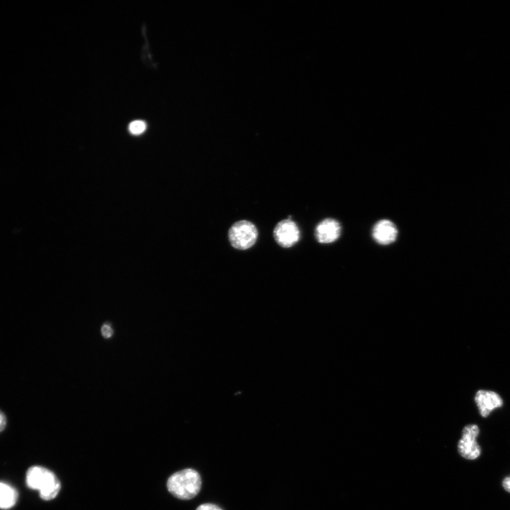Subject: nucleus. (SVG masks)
Listing matches in <instances>:
<instances>
[{
	"label": "nucleus",
	"mask_w": 510,
	"mask_h": 510,
	"mask_svg": "<svg viewBox=\"0 0 510 510\" xmlns=\"http://www.w3.org/2000/svg\"><path fill=\"white\" fill-rule=\"evenodd\" d=\"M168 491L180 500H191L195 497L201 488L199 473L192 468L179 470L167 480Z\"/></svg>",
	"instance_id": "f257e3e1"
},
{
	"label": "nucleus",
	"mask_w": 510,
	"mask_h": 510,
	"mask_svg": "<svg viewBox=\"0 0 510 510\" xmlns=\"http://www.w3.org/2000/svg\"><path fill=\"white\" fill-rule=\"evenodd\" d=\"M27 486L39 491L40 497L44 500H51L57 497L61 484L55 473L43 466H32L27 470L26 476Z\"/></svg>",
	"instance_id": "f03ea898"
},
{
	"label": "nucleus",
	"mask_w": 510,
	"mask_h": 510,
	"mask_svg": "<svg viewBox=\"0 0 510 510\" xmlns=\"http://www.w3.org/2000/svg\"><path fill=\"white\" fill-rule=\"evenodd\" d=\"M231 245L240 250H245L256 243L258 231L252 223L240 221L234 224L229 231Z\"/></svg>",
	"instance_id": "7ed1b4c3"
},
{
	"label": "nucleus",
	"mask_w": 510,
	"mask_h": 510,
	"mask_svg": "<svg viewBox=\"0 0 510 510\" xmlns=\"http://www.w3.org/2000/svg\"><path fill=\"white\" fill-rule=\"evenodd\" d=\"M479 433L480 429L477 425H468L463 428L458 443V451L464 459L475 460L480 456L482 450L477 443Z\"/></svg>",
	"instance_id": "20e7f679"
},
{
	"label": "nucleus",
	"mask_w": 510,
	"mask_h": 510,
	"mask_svg": "<svg viewBox=\"0 0 510 510\" xmlns=\"http://www.w3.org/2000/svg\"><path fill=\"white\" fill-rule=\"evenodd\" d=\"M276 242L282 247L289 248L296 245L300 240V231L293 220H286L280 222L274 230Z\"/></svg>",
	"instance_id": "39448f33"
},
{
	"label": "nucleus",
	"mask_w": 510,
	"mask_h": 510,
	"mask_svg": "<svg viewBox=\"0 0 510 510\" xmlns=\"http://www.w3.org/2000/svg\"><path fill=\"white\" fill-rule=\"evenodd\" d=\"M340 223L333 218H326L315 229L317 240L322 244H331L336 242L341 235Z\"/></svg>",
	"instance_id": "423d86ee"
},
{
	"label": "nucleus",
	"mask_w": 510,
	"mask_h": 510,
	"mask_svg": "<svg viewBox=\"0 0 510 510\" xmlns=\"http://www.w3.org/2000/svg\"><path fill=\"white\" fill-rule=\"evenodd\" d=\"M475 400L480 414L484 418H487L493 410L500 408L503 405V400L501 397L493 391L479 390L476 395Z\"/></svg>",
	"instance_id": "0eeeda50"
},
{
	"label": "nucleus",
	"mask_w": 510,
	"mask_h": 510,
	"mask_svg": "<svg viewBox=\"0 0 510 510\" xmlns=\"http://www.w3.org/2000/svg\"><path fill=\"white\" fill-rule=\"evenodd\" d=\"M372 236L378 244L388 245L396 240L397 229L392 222L386 220H381L375 224Z\"/></svg>",
	"instance_id": "6e6552de"
},
{
	"label": "nucleus",
	"mask_w": 510,
	"mask_h": 510,
	"mask_svg": "<svg viewBox=\"0 0 510 510\" xmlns=\"http://www.w3.org/2000/svg\"><path fill=\"white\" fill-rule=\"evenodd\" d=\"M17 500V490L7 484L0 482V509L12 508L16 504Z\"/></svg>",
	"instance_id": "1a4fd4ad"
},
{
	"label": "nucleus",
	"mask_w": 510,
	"mask_h": 510,
	"mask_svg": "<svg viewBox=\"0 0 510 510\" xmlns=\"http://www.w3.org/2000/svg\"><path fill=\"white\" fill-rule=\"evenodd\" d=\"M147 129V124L145 122L138 120L131 122L129 126L130 133L135 135H138L145 132Z\"/></svg>",
	"instance_id": "9d476101"
},
{
	"label": "nucleus",
	"mask_w": 510,
	"mask_h": 510,
	"mask_svg": "<svg viewBox=\"0 0 510 510\" xmlns=\"http://www.w3.org/2000/svg\"><path fill=\"white\" fill-rule=\"evenodd\" d=\"M101 332L102 336L106 339L110 338L111 337H113V334H114L113 327L108 324H105L102 326Z\"/></svg>",
	"instance_id": "9b49d317"
},
{
	"label": "nucleus",
	"mask_w": 510,
	"mask_h": 510,
	"mask_svg": "<svg viewBox=\"0 0 510 510\" xmlns=\"http://www.w3.org/2000/svg\"><path fill=\"white\" fill-rule=\"evenodd\" d=\"M196 510H222V509L215 504L206 503L201 504Z\"/></svg>",
	"instance_id": "f8f14e48"
},
{
	"label": "nucleus",
	"mask_w": 510,
	"mask_h": 510,
	"mask_svg": "<svg viewBox=\"0 0 510 510\" xmlns=\"http://www.w3.org/2000/svg\"><path fill=\"white\" fill-rule=\"evenodd\" d=\"M7 425V420L5 414L0 411V432H2Z\"/></svg>",
	"instance_id": "ddd939ff"
},
{
	"label": "nucleus",
	"mask_w": 510,
	"mask_h": 510,
	"mask_svg": "<svg viewBox=\"0 0 510 510\" xmlns=\"http://www.w3.org/2000/svg\"><path fill=\"white\" fill-rule=\"evenodd\" d=\"M504 490L510 493V477H507L504 479L502 483Z\"/></svg>",
	"instance_id": "4468645a"
}]
</instances>
